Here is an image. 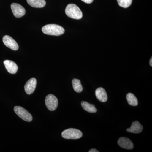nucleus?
I'll use <instances>...</instances> for the list:
<instances>
[{
	"label": "nucleus",
	"instance_id": "nucleus-7",
	"mask_svg": "<svg viewBox=\"0 0 152 152\" xmlns=\"http://www.w3.org/2000/svg\"><path fill=\"white\" fill-rule=\"evenodd\" d=\"M3 42L6 46L13 50L16 51L18 50L19 46L17 42L10 36H4L3 38Z\"/></svg>",
	"mask_w": 152,
	"mask_h": 152
},
{
	"label": "nucleus",
	"instance_id": "nucleus-11",
	"mask_svg": "<svg viewBox=\"0 0 152 152\" xmlns=\"http://www.w3.org/2000/svg\"><path fill=\"white\" fill-rule=\"evenodd\" d=\"M95 95L98 99L102 102H105L107 100V92L102 87H100L96 90Z\"/></svg>",
	"mask_w": 152,
	"mask_h": 152
},
{
	"label": "nucleus",
	"instance_id": "nucleus-6",
	"mask_svg": "<svg viewBox=\"0 0 152 152\" xmlns=\"http://www.w3.org/2000/svg\"><path fill=\"white\" fill-rule=\"evenodd\" d=\"M11 7L13 14L16 18H21L25 15L26 14V10L24 8L18 4L12 3L11 4Z\"/></svg>",
	"mask_w": 152,
	"mask_h": 152
},
{
	"label": "nucleus",
	"instance_id": "nucleus-1",
	"mask_svg": "<svg viewBox=\"0 0 152 152\" xmlns=\"http://www.w3.org/2000/svg\"><path fill=\"white\" fill-rule=\"evenodd\" d=\"M42 31L45 34L48 35L58 36L65 32V30L59 25L48 24L42 28Z\"/></svg>",
	"mask_w": 152,
	"mask_h": 152
},
{
	"label": "nucleus",
	"instance_id": "nucleus-12",
	"mask_svg": "<svg viewBox=\"0 0 152 152\" xmlns=\"http://www.w3.org/2000/svg\"><path fill=\"white\" fill-rule=\"evenodd\" d=\"M142 130V126L138 121H136L132 123L131 127L127 129L126 131L129 132L139 134L141 132Z\"/></svg>",
	"mask_w": 152,
	"mask_h": 152
},
{
	"label": "nucleus",
	"instance_id": "nucleus-14",
	"mask_svg": "<svg viewBox=\"0 0 152 152\" xmlns=\"http://www.w3.org/2000/svg\"><path fill=\"white\" fill-rule=\"evenodd\" d=\"M81 105L82 107L85 110L89 113H95L97 111V110L95 107L94 105L89 103L86 102H82Z\"/></svg>",
	"mask_w": 152,
	"mask_h": 152
},
{
	"label": "nucleus",
	"instance_id": "nucleus-9",
	"mask_svg": "<svg viewBox=\"0 0 152 152\" xmlns=\"http://www.w3.org/2000/svg\"><path fill=\"white\" fill-rule=\"evenodd\" d=\"M37 80L34 78L30 79L27 82L24 86L25 91L28 95L33 94L37 86Z\"/></svg>",
	"mask_w": 152,
	"mask_h": 152
},
{
	"label": "nucleus",
	"instance_id": "nucleus-19",
	"mask_svg": "<svg viewBox=\"0 0 152 152\" xmlns=\"http://www.w3.org/2000/svg\"><path fill=\"white\" fill-rule=\"evenodd\" d=\"M89 152H99V151H97L96 149H91L89 151Z\"/></svg>",
	"mask_w": 152,
	"mask_h": 152
},
{
	"label": "nucleus",
	"instance_id": "nucleus-3",
	"mask_svg": "<svg viewBox=\"0 0 152 152\" xmlns=\"http://www.w3.org/2000/svg\"><path fill=\"white\" fill-rule=\"evenodd\" d=\"M61 135L64 139L76 140L81 138L83 133L81 131L77 129L70 128L63 131Z\"/></svg>",
	"mask_w": 152,
	"mask_h": 152
},
{
	"label": "nucleus",
	"instance_id": "nucleus-20",
	"mask_svg": "<svg viewBox=\"0 0 152 152\" xmlns=\"http://www.w3.org/2000/svg\"><path fill=\"white\" fill-rule=\"evenodd\" d=\"M150 65L151 66H152V58H151V59L150 60Z\"/></svg>",
	"mask_w": 152,
	"mask_h": 152
},
{
	"label": "nucleus",
	"instance_id": "nucleus-4",
	"mask_svg": "<svg viewBox=\"0 0 152 152\" xmlns=\"http://www.w3.org/2000/svg\"><path fill=\"white\" fill-rule=\"evenodd\" d=\"M14 111L20 118L27 122L32 121L33 120L31 115L27 110L20 106H15Z\"/></svg>",
	"mask_w": 152,
	"mask_h": 152
},
{
	"label": "nucleus",
	"instance_id": "nucleus-16",
	"mask_svg": "<svg viewBox=\"0 0 152 152\" xmlns=\"http://www.w3.org/2000/svg\"><path fill=\"white\" fill-rule=\"evenodd\" d=\"M73 88L75 91L77 93H81L83 91V88L80 81L78 79H74L72 81Z\"/></svg>",
	"mask_w": 152,
	"mask_h": 152
},
{
	"label": "nucleus",
	"instance_id": "nucleus-17",
	"mask_svg": "<svg viewBox=\"0 0 152 152\" xmlns=\"http://www.w3.org/2000/svg\"><path fill=\"white\" fill-rule=\"evenodd\" d=\"M117 2L120 7L127 8L131 5L132 0H117Z\"/></svg>",
	"mask_w": 152,
	"mask_h": 152
},
{
	"label": "nucleus",
	"instance_id": "nucleus-2",
	"mask_svg": "<svg viewBox=\"0 0 152 152\" xmlns=\"http://www.w3.org/2000/svg\"><path fill=\"white\" fill-rule=\"evenodd\" d=\"M65 12L67 16L76 20L81 19L83 16V13L79 7L73 4H69L67 6Z\"/></svg>",
	"mask_w": 152,
	"mask_h": 152
},
{
	"label": "nucleus",
	"instance_id": "nucleus-10",
	"mask_svg": "<svg viewBox=\"0 0 152 152\" xmlns=\"http://www.w3.org/2000/svg\"><path fill=\"white\" fill-rule=\"evenodd\" d=\"M4 64L6 69L10 73H16L18 70V66L15 63L10 60H5L4 61Z\"/></svg>",
	"mask_w": 152,
	"mask_h": 152
},
{
	"label": "nucleus",
	"instance_id": "nucleus-13",
	"mask_svg": "<svg viewBox=\"0 0 152 152\" xmlns=\"http://www.w3.org/2000/svg\"><path fill=\"white\" fill-rule=\"evenodd\" d=\"M27 2L32 7L39 8L44 7L46 4L45 0H27Z\"/></svg>",
	"mask_w": 152,
	"mask_h": 152
},
{
	"label": "nucleus",
	"instance_id": "nucleus-18",
	"mask_svg": "<svg viewBox=\"0 0 152 152\" xmlns=\"http://www.w3.org/2000/svg\"><path fill=\"white\" fill-rule=\"evenodd\" d=\"M81 1L86 4H89L92 3L94 0H81Z\"/></svg>",
	"mask_w": 152,
	"mask_h": 152
},
{
	"label": "nucleus",
	"instance_id": "nucleus-5",
	"mask_svg": "<svg viewBox=\"0 0 152 152\" xmlns=\"http://www.w3.org/2000/svg\"><path fill=\"white\" fill-rule=\"evenodd\" d=\"M45 103L47 108L49 110L54 111L57 109L58 106V99L53 94H49L47 96L45 99Z\"/></svg>",
	"mask_w": 152,
	"mask_h": 152
},
{
	"label": "nucleus",
	"instance_id": "nucleus-15",
	"mask_svg": "<svg viewBox=\"0 0 152 152\" xmlns=\"http://www.w3.org/2000/svg\"><path fill=\"white\" fill-rule=\"evenodd\" d=\"M126 99L129 104L132 106H137L138 104L137 99L132 93H128L126 95Z\"/></svg>",
	"mask_w": 152,
	"mask_h": 152
},
{
	"label": "nucleus",
	"instance_id": "nucleus-8",
	"mask_svg": "<svg viewBox=\"0 0 152 152\" xmlns=\"http://www.w3.org/2000/svg\"><path fill=\"white\" fill-rule=\"evenodd\" d=\"M118 144L119 146L126 149L132 150L134 148L132 142L129 139L125 137H120L118 140Z\"/></svg>",
	"mask_w": 152,
	"mask_h": 152
}]
</instances>
